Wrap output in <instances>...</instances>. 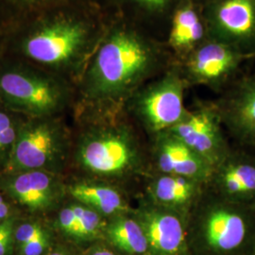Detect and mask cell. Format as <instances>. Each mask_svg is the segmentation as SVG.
Listing matches in <instances>:
<instances>
[{
    "instance_id": "cell-1",
    "label": "cell",
    "mask_w": 255,
    "mask_h": 255,
    "mask_svg": "<svg viewBox=\"0 0 255 255\" xmlns=\"http://www.w3.org/2000/svg\"><path fill=\"white\" fill-rule=\"evenodd\" d=\"M112 16L96 0H76L27 14L10 22L2 55L77 85Z\"/></svg>"
},
{
    "instance_id": "cell-2",
    "label": "cell",
    "mask_w": 255,
    "mask_h": 255,
    "mask_svg": "<svg viewBox=\"0 0 255 255\" xmlns=\"http://www.w3.org/2000/svg\"><path fill=\"white\" fill-rule=\"evenodd\" d=\"M173 63L164 42L135 23L113 15L76 85L75 107H123L140 87Z\"/></svg>"
},
{
    "instance_id": "cell-3",
    "label": "cell",
    "mask_w": 255,
    "mask_h": 255,
    "mask_svg": "<svg viewBox=\"0 0 255 255\" xmlns=\"http://www.w3.org/2000/svg\"><path fill=\"white\" fill-rule=\"evenodd\" d=\"M78 132L72 160L82 178L141 192L151 172L148 139L125 107H75Z\"/></svg>"
},
{
    "instance_id": "cell-4",
    "label": "cell",
    "mask_w": 255,
    "mask_h": 255,
    "mask_svg": "<svg viewBox=\"0 0 255 255\" xmlns=\"http://www.w3.org/2000/svg\"><path fill=\"white\" fill-rule=\"evenodd\" d=\"M255 208L226 201L206 186L187 217L188 255H252Z\"/></svg>"
},
{
    "instance_id": "cell-5",
    "label": "cell",
    "mask_w": 255,
    "mask_h": 255,
    "mask_svg": "<svg viewBox=\"0 0 255 255\" xmlns=\"http://www.w3.org/2000/svg\"><path fill=\"white\" fill-rule=\"evenodd\" d=\"M73 82L7 55L0 56V102L26 118L64 117L74 109Z\"/></svg>"
},
{
    "instance_id": "cell-6",
    "label": "cell",
    "mask_w": 255,
    "mask_h": 255,
    "mask_svg": "<svg viewBox=\"0 0 255 255\" xmlns=\"http://www.w3.org/2000/svg\"><path fill=\"white\" fill-rule=\"evenodd\" d=\"M188 85L174 62L145 83L125 103V110L148 138L171 129L187 113L184 95Z\"/></svg>"
},
{
    "instance_id": "cell-7",
    "label": "cell",
    "mask_w": 255,
    "mask_h": 255,
    "mask_svg": "<svg viewBox=\"0 0 255 255\" xmlns=\"http://www.w3.org/2000/svg\"><path fill=\"white\" fill-rule=\"evenodd\" d=\"M69 135L63 117L25 118L4 173L44 170L61 175L71 155Z\"/></svg>"
},
{
    "instance_id": "cell-8",
    "label": "cell",
    "mask_w": 255,
    "mask_h": 255,
    "mask_svg": "<svg viewBox=\"0 0 255 255\" xmlns=\"http://www.w3.org/2000/svg\"><path fill=\"white\" fill-rule=\"evenodd\" d=\"M255 58L236 46L208 39L178 64L188 87L223 92L239 77L243 64Z\"/></svg>"
},
{
    "instance_id": "cell-9",
    "label": "cell",
    "mask_w": 255,
    "mask_h": 255,
    "mask_svg": "<svg viewBox=\"0 0 255 255\" xmlns=\"http://www.w3.org/2000/svg\"><path fill=\"white\" fill-rule=\"evenodd\" d=\"M169 131L201 156L213 169L232 148L215 101H198Z\"/></svg>"
},
{
    "instance_id": "cell-10",
    "label": "cell",
    "mask_w": 255,
    "mask_h": 255,
    "mask_svg": "<svg viewBox=\"0 0 255 255\" xmlns=\"http://www.w3.org/2000/svg\"><path fill=\"white\" fill-rule=\"evenodd\" d=\"M132 214L146 235L149 255H188L187 217L135 196Z\"/></svg>"
},
{
    "instance_id": "cell-11",
    "label": "cell",
    "mask_w": 255,
    "mask_h": 255,
    "mask_svg": "<svg viewBox=\"0 0 255 255\" xmlns=\"http://www.w3.org/2000/svg\"><path fill=\"white\" fill-rule=\"evenodd\" d=\"M203 13L209 39L255 55V0H215Z\"/></svg>"
},
{
    "instance_id": "cell-12",
    "label": "cell",
    "mask_w": 255,
    "mask_h": 255,
    "mask_svg": "<svg viewBox=\"0 0 255 255\" xmlns=\"http://www.w3.org/2000/svg\"><path fill=\"white\" fill-rule=\"evenodd\" d=\"M0 189L21 207L36 214L56 209L67 196L60 174L44 170L2 174Z\"/></svg>"
},
{
    "instance_id": "cell-13",
    "label": "cell",
    "mask_w": 255,
    "mask_h": 255,
    "mask_svg": "<svg viewBox=\"0 0 255 255\" xmlns=\"http://www.w3.org/2000/svg\"><path fill=\"white\" fill-rule=\"evenodd\" d=\"M223 127L238 146L255 149V74L238 77L215 101Z\"/></svg>"
},
{
    "instance_id": "cell-14",
    "label": "cell",
    "mask_w": 255,
    "mask_h": 255,
    "mask_svg": "<svg viewBox=\"0 0 255 255\" xmlns=\"http://www.w3.org/2000/svg\"><path fill=\"white\" fill-rule=\"evenodd\" d=\"M207 187L226 201L255 208V152L232 146L214 167Z\"/></svg>"
},
{
    "instance_id": "cell-15",
    "label": "cell",
    "mask_w": 255,
    "mask_h": 255,
    "mask_svg": "<svg viewBox=\"0 0 255 255\" xmlns=\"http://www.w3.org/2000/svg\"><path fill=\"white\" fill-rule=\"evenodd\" d=\"M151 171L208 183L213 167L169 130L148 138Z\"/></svg>"
},
{
    "instance_id": "cell-16",
    "label": "cell",
    "mask_w": 255,
    "mask_h": 255,
    "mask_svg": "<svg viewBox=\"0 0 255 255\" xmlns=\"http://www.w3.org/2000/svg\"><path fill=\"white\" fill-rule=\"evenodd\" d=\"M208 39L203 6L198 0H179L168 20L164 41L174 62L181 63Z\"/></svg>"
},
{
    "instance_id": "cell-17",
    "label": "cell",
    "mask_w": 255,
    "mask_h": 255,
    "mask_svg": "<svg viewBox=\"0 0 255 255\" xmlns=\"http://www.w3.org/2000/svg\"><path fill=\"white\" fill-rule=\"evenodd\" d=\"M207 184L183 176L151 171L141 192L149 201L188 217Z\"/></svg>"
},
{
    "instance_id": "cell-18",
    "label": "cell",
    "mask_w": 255,
    "mask_h": 255,
    "mask_svg": "<svg viewBox=\"0 0 255 255\" xmlns=\"http://www.w3.org/2000/svg\"><path fill=\"white\" fill-rule=\"evenodd\" d=\"M66 192L72 201L95 210L106 219L131 213L134 207L130 193L109 182L81 177L66 184Z\"/></svg>"
},
{
    "instance_id": "cell-19",
    "label": "cell",
    "mask_w": 255,
    "mask_h": 255,
    "mask_svg": "<svg viewBox=\"0 0 255 255\" xmlns=\"http://www.w3.org/2000/svg\"><path fill=\"white\" fill-rule=\"evenodd\" d=\"M111 15L135 23L148 31L147 27L168 24L179 0H96ZM149 32V31H148Z\"/></svg>"
},
{
    "instance_id": "cell-20",
    "label": "cell",
    "mask_w": 255,
    "mask_h": 255,
    "mask_svg": "<svg viewBox=\"0 0 255 255\" xmlns=\"http://www.w3.org/2000/svg\"><path fill=\"white\" fill-rule=\"evenodd\" d=\"M103 238L124 255H149L146 235L132 212L108 219Z\"/></svg>"
},
{
    "instance_id": "cell-21",
    "label": "cell",
    "mask_w": 255,
    "mask_h": 255,
    "mask_svg": "<svg viewBox=\"0 0 255 255\" xmlns=\"http://www.w3.org/2000/svg\"><path fill=\"white\" fill-rule=\"evenodd\" d=\"M25 118L0 102V175L6 171L9 165L19 128Z\"/></svg>"
},
{
    "instance_id": "cell-22",
    "label": "cell",
    "mask_w": 255,
    "mask_h": 255,
    "mask_svg": "<svg viewBox=\"0 0 255 255\" xmlns=\"http://www.w3.org/2000/svg\"><path fill=\"white\" fill-rule=\"evenodd\" d=\"M77 211L78 223L72 238L78 241H94L103 238L108 219L80 202H77Z\"/></svg>"
},
{
    "instance_id": "cell-23",
    "label": "cell",
    "mask_w": 255,
    "mask_h": 255,
    "mask_svg": "<svg viewBox=\"0 0 255 255\" xmlns=\"http://www.w3.org/2000/svg\"><path fill=\"white\" fill-rule=\"evenodd\" d=\"M76 0H0V7L10 22L49 7Z\"/></svg>"
},
{
    "instance_id": "cell-24",
    "label": "cell",
    "mask_w": 255,
    "mask_h": 255,
    "mask_svg": "<svg viewBox=\"0 0 255 255\" xmlns=\"http://www.w3.org/2000/svg\"><path fill=\"white\" fill-rule=\"evenodd\" d=\"M78 223V211L77 202L68 201L62 206L57 216V225L59 229L67 237H73L75 229Z\"/></svg>"
},
{
    "instance_id": "cell-25",
    "label": "cell",
    "mask_w": 255,
    "mask_h": 255,
    "mask_svg": "<svg viewBox=\"0 0 255 255\" xmlns=\"http://www.w3.org/2000/svg\"><path fill=\"white\" fill-rule=\"evenodd\" d=\"M46 230L37 221H26L17 224L14 233V241L22 246L34 239L46 236Z\"/></svg>"
},
{
    "instance_id": "cell-26",
    "label": "cell",
    "mask_w": 255,
    "mask_h": 255,
    "mask_svg": "<svg viewBox=\"0 0 255 255\" xmlns=\"http://www.w3.org/2000/svg\"><path fill=\"white\" fill-rule=\"evenodd\" d=\"M17 219L12 216L0 223V255H8L14 241Z\"/></svg>"
},
{
    "instance_id": "cell-27",
    "label": "cell",
    "mask_w": 255,
    "mask_h": 255,
    "mask_svg": "<svg viewBox=\"0 0 255 255\" xmlns=\"http://www.w3.org/2000/svg\"><path fill=\"white\" fill-rule=\"evenodd\" d=\"M48 245L49 238L46 235L19 247V252L21 255H43L47 250Z\"/></svg>"
},
{
    "instance_id": "cell-28",
    "label": "cell",
    "mask_w": 255,
    "mask_h": 255,
    "mask_svg": "<svg viewBox=\"0 0 255 255\" xmlns=\"http://www.w3.org/2000/svg\"><path fill=\"white\" fill-rule=\"evenodd\" d=\"M10 20L5 13V11L0 7V56L3 53L4 44L9 30Z\"/></svg>"
},
{
    "instance_id": "cell-29",
    "label": "cell",
    "mask_w": 255,
    "mask_h": 255,
    "mask_svg": "<svg viewBox=\"0 0 255 255\" xmlns=\"http://www.w3.org/2000/svg\"><path fill=\"white\" fill-rule=\"evenodd\" d=\"M12 216L9 202L5 199L4 194L0 193V223Z\"/></svg>"
},
{
    "instance_id": "cell-30",
    "label": "cell",
    "mask_w": 255,
    "mask_h": 255,
    "mask_svg": "<svg viewBox=\"0 0 255 255\" xmlns=\"http://www.w3.org/2000/svg\"><path fill=\"white\" fill-rule=\"evenodd\" d=\"M87 255H118L113 250L103 245L93 247Z\"/></svg>"
},
{
    "instance_id": "cell-31",
    "label": "cell",
    "mask_w": 255,
    "mask_h": 255,
    "mask_svg": "<svg viewBox=\"0 0 255 255\" xmlns=\"http://www.w3.org/2000/svg\"><path fill=\"white\" fill-rule=\"evenodd\" d=\"M47 255H67L66 254H64V252H62V251H60V250H57V251H54V252H52V253H50V254H48Z\"/></svg>"
},
{
    "instance_id": "cell-32",
    "label": "cell",
    "mask_w": 255,
    "mask_h": 255,
    "mask_svg": "<svg viewBox=\"0 0 255 255\" xmlns=\"http://www.w3.org/2000/svg\"><path fill=\"white\" fill-rule=\"evenodd\" d=\"M198 1L201 3L202 6H204V5L208 4L210 2H213V1H215V0H198Z\"/></svg>"
},
{
    "instance_id": "cell-33",
    "label": "cell",
    "mask_w": 255,
    "mask_h": 255,
    "mask_svg": "<svg viewBox=\"0 0 255 255\" xmlns=\"http://www.w3.org/2000/svg\"><path fill=\"white\" fill-rule=\"evenodd\" d=\"M255 255V248H254V252H253V255Z\"/></svg>"
}]
</instances>
